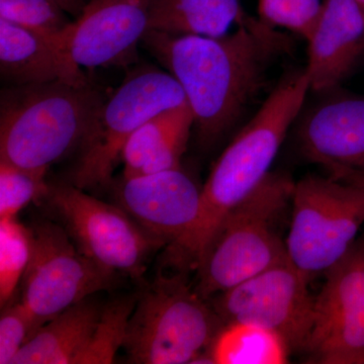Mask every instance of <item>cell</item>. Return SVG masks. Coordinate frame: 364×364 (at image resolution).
Instances as JSON below:
<instances>
[{
  "label": "cell",
  "instance_id": "obj_1",
  "mask_svg": "<svg viewBox=\"0 0 364 364\" xmlns=\"http://www.w3.org/2000/svg\"><path fill=\"white\" fill-rule=\"evenodd\" d=\"M143 47L181 86L200 147L210 149L245 116L267 85L273 62L291 40L246 14L237 30L219 37L145 33Z\"/></svg>",
  "mask_w": 364,
  "mask_h": 364
},
{
  "label": "cell",
  "instance_id": "obj_2",
  "mask_svg": "<svg viewBox=\"0 0 364 364\" xmlns=\"http://www.w3.org/2000/svg\"><path fill=\"white\" fill-rule=\"evenodd\" d=\"M309 91L305 69L287 74L227 146L202 188L198 221L169 248L170 258L179 269H196L225 215L272 173V163L303 111Z\"/></svg>",
  "mask_w": 364,
  "mask_h": 364
},
{
  "label": "cell",
  "instance_id": "obj_3",
  "mask_svg": "<svg viewBox=\"0 0 364 364\" xmlns=\"http://www.w3.org/2000/svg\"><path fill=\"white\" fill-rule=\"evenodd\" d=\"M105 93L88 83L13 86L0 97V160L49 169L78 150Z\"/></svg>",
  "mask_w": 364,
  "mask_h": 364
},
{
  "label": "cell",
  "instance_id": "obj_4",
  "mask_svg": "<svg viewBox=\"0 0 364 364\" xmlns=\"http://www.w3.org/2000/svg\"><path fill=\"white\" fill-rule=\"evenodd\" d=\"M294 182L270 173L220 223L196 272V293L210 299L287 258L280 224L293 200Z\"/></svg>",
  "mask_w": 364,
  "mask_h": 364
},
{
  "label": "cell",
  "instance_id": "obj_5",
  "mask_svg": "<svg viewBox=\"0 0 364 364\" xmlns=\"http://www.w3.org/2000/svg\"><path fill=\"white\" fill-rule=\"evenodd\" d=\"M223 325L183 272L159 274L136 294L123 349L132 363H200Z\"/></svg>",
  "mask_w": 364,
  "mask_h": 364
},
{
  "label": "cell",
  "instance_id": "obj_6",
  "mask_svg": "<svg viewBox=\"0 0 364 364\" xmlns=\"http://www.w3.org/2000/svg\"><path fill=\"white\" fill-rule=\"evenodd\" d=\"M188 104L168 71L144 67L129 74L98 109L68 182L85 191L107 188L127 141L151 117Z\"/></svg>",
  "mask_w": 364,
  "mask_h": 364
},
{
  "label": "cell",
  "instance_id": "obj_7",
  "mask_svg": "<svg viewBox=\"0 0 364 364\" xmlns=\"http://www.w3.org/2000/svg\"><path fill=\"white\" fill-rule=\"evenodd\" d=\"M287 258L306 282L331 269L355 244L364 223V188L329 176L294 184Z\"/></svg>",
  "mask_w": 364,
  "mask_h": 364
},
{
  "label": "cell",
  "instance_id": "obj_8",
  "mask_svg": "<svg viewBox=\"0 0 364 364\" xmlns=\"http://www.w3.org/2000/svg\"><path fill=\"white\" fill-rule=\"evenodd\" d=\"M44 198L79 250L102 267L140 279L164 243L119 207L88 195L68 181L49 183Z\"/></svg>",
  "mask_w": 364,
  "mask_h": 364
},
{
  "label": "cell",
  "instance_id": "obj_9",
  "mask_svg": "<svg viewBox=\"0 0 364 364\" xmlns=\"http://www.w3.org/2000/svg\"><path fill=\"white\" fill-rule=\"evenodd\" d=\"M33 255L23 282L21 303L41 327L88 296L111 291L119 273L79 250L62 225H33Z\"/></svg>",
  "mask_w": 364,
  "mask_h": 364
},
{
  "label": "cell",
  "instance_id": "obj_10",
  "mask_svg": "<svg viewBox=\"0 0 364 364\" xmlns=\"http://www.w3.org/2000/svg\"><path fill=\"white\" fill-rule=\"evenodd\" d=\"M309 284L287 260L217 294L210 306L224 324L260 326L286 340L291 351L305 352L316 298Z\"/></svg>",
  "mask_w": 364,
  "mask_h": 364
},
{
  "label": "cell",
  "instance_id": "obj_11",
  "mask_svg": "<svg viewBox=\"0 0 364 364\" xmlns=\"http://www.w3.org/2000/svg\"><path fill=\"white\" fill-rule=\"evenodd\" d=\"M305 353L321 364H364V256L358 241L325 273Z\"/></svg>",
  "mask_w": 364,
  "mask_h": 364
},
{
  "label": "cell",
  "instance_id": "obj_12",
  "mask_svg": "<svg viewBox=\"0 0 364 364\" xmlns=\"http://www.w3.org/2000/svg\"><path fill=\"white\" fill-rule=\"evenodd\" d=\"M318 93L304 107L296 124L303 156L320 165L335 181L364 188V95Z\"/></svg>",
  "mask_w": 364,
  "mask_h": 364
},
{
  "label": "cell",
  "instance_id": "obj_13",
  "mask_svg": "<svg viewBox=\"0 0 364 364\" xmlns=\"http://www.w3.org/2000/svg\"><path fill=\"white\" fill-rule=\"evenodd\" d=\"M151 0H90L63 38L64 50L81 68L128 67L138 61L148 32Z\"/></svg>",
  "mask_w": 364,
  "mask_h": 364
},
{
  "label": "cell",
  "instance_id": "obj_14",
  "mask_svg": "<svg viewBox=\"0 0 364 364\" xmlns=\"http://www.w3.org/2000/svg\"><path fill=\"white\" fill-rule=\"evenodd\" d=\"M114 193L117 205L169 248L195 226L202 207V188L181 167L123 176Z\"/></svg>",
  "mask_w": 364,
  "mask_h": 364
},
{
  "label": "cell",
  "instance_id": "obj_15",
  "mask_svg": "<svg viewBox=\"0 0 364 364\" xmlns=\"http://www.w3.org/2000/svg\"><path fill=\"white\" fill-rule=\"evenodd\" d=\"M308 42L310 91L338 88L364 54V6L358 0H322Z\"/></svg>",
  "mask_w": 364,
  "mask_h": 364
},
{
  "label": "cell",
  "instance_id": "obj_16",
  "mask_svg": "<svg viewBox=\"0 0 364 364\" xmlns=\"http://www.w3.org/2000/svg\"><path fill=\"white\" fill-rule=\"evenodd\" d=\"M0 74L13 86L90 83L82 68L60 46L4 20H0Z\"/></svg>",
  "mask_w": 364,
  "mask_h": 364
},
{
  "label": "cell",
  "instance_id": "obj_17",
  "mask_svg": "<svg viewBox=\"0 0 364 364\" xmlns=\"http://www.w3.org/2000/svg\"><path fill=\"white\" fill-rule=\"evenodd\" d=\"M193 124L195 119L188 104L148 119L124 146L121 157L124 177L179 168Z\"/></svg>",
  "mask_w": 364,
  "mask_h": 364
},
{
  "label": "cell",
  "instance_id": "obj_18",
  "mask_svg": "<svg viewBox=\"0 0 364 364\" xmlns=\"http://www.w3.org/2000/svg\"><path fill=\"white\" fill-rule=\"evenodd\" d=\"M104 305L95 294L69 306L41 326L11 364H74L90 343Z\"/></svg>",
  "mask_w": 364,
  "mask_h": 364
},
{
  "label": "cell",
  "instance_id": "obj_19",
  "mask_svg": "<svg viewBox=\"0 0 364 364\" xmlns=\"http://www.w3.org/2000/svg\"><path fill=\"white\" fill-rule=\"evenodd\" d=\"M246 14L242 0H151L148 32L219 37Z\"/></svg>",
  "mask_w": 364,
  "mask_h": 364
},
{
  "label": "cell",
  "instance_id": "obj_20",
  "mask_svg": "<svg viewBox=\"0 0 364 364\" xmlns=\"http://www.w3.org/2000/svg\"><path fill=\"white\" fill-rule=\"evenodd\" d=\"M291 349L286 340L272 330L245 323L224 324L208 354L217 364H282Z\"/></svg>",
  "mask_w": 364,
  "mask_h": 364
},
{
  "label": "cell",
  "instance_id": "obj_21",
  "mask_svg": "<svg viewBox=\"0 0 364 364\" xmlns=\"http://www.w3.org/2000/svg\"><path fill=\"white\" fill-rule=\"evenodd\" d=\"M136 294H124L105 303L102 315L90 343L74 364H109L123 348L127 327L134 308Z\"/></svg>",
  "mask_w": 364,
  "mask_h": 364
},
{
  "label": "cell",
  "instance_id": "obj_22",
  "mask_svg": "<svg viewBox=\"0 0 364 364\" xmlns=\"http://www.w3.org/2000/svg\"><path fill=\"white\" fill-rule=\"evenodd\" d=\"M32 228L16 220H0V306L13 301L33 255Z\"/></svg>",
  "mask_w": 364,
  "mask_h": 364
},
{
  "label": "cell",
  "instance_id": "obj_23",
  "mask_svg": "<svg viewBox=\"0 0 364 364\" xmlns=\"http://www.w3.org/2000/svg\"><path fill=\"white\" fill-rule=\"evenodd\" d=\"M56 0H0V20L38 33L64 50L63 38L71 23Z\"/></svg>",
  "mask_w": 364,
  "mask_h": 364
},
{
  "label": "cell",
  "instance_id": "obj_24",
  "mask_svg": "<svg viewBox=\"0 0 364 364\" xmlns=\"http://www.w3.org/2000/svg\"><path fill=\"white\" fill-rule=\"evenodd\" d=\"M49 169L26 168L0 160V220L13 219L31 203L44 198Z\"/></svg>",
  "mask_w": 364,
  "mask_h": 364
},
{
  "label": "cell",
  "instance_id": "obj_25",
  "mask_svg": "<svg viewBox=\"0 0 364 364\" xmlns=\"http://www.w3.org/2000/svg\"><path fill=\"white\" fill-rule=\"evenodd\" d=\"M263 23L306 39L320 13L322 0H257Z\"/></svg>",
  "mask_w": 364,
  "mask_h": 364
},
{
  "label": "cell",
  "instance_id": "obj_26",
  "mask_svg": "<svg viewBox=\"0 0 364 364\" xmlns=\"http://www.w3.org/2000/svg\"><path fill=\"white\" fill-rule=\"evenodd\" d=\"M0 317V364H11L16 354L39 329L35 318L21 301L1 309Z\"/></svg>",
  "mask_w": 364,
  "mask_h": 364
},
{
  "label": "cell",
  "instance_id": "obj_27",
  "mask_svg": "<svg viewBox=\"0 0 364 364\" xmlns=\"http://www.w3.org/2000/svg\"><path fill=\"white\" fill-rule=\"evenodd\" d=\"M56 1L67 14H70L74 18H78L82 14L87 4L86 0H56Z\"/></svg>",
  "mask_w": 364,
  "mask_h": 364
},
{
  "label": "cell",
  "instance_id": "obj_28",
  "mask_svg": "<svg viewBox=\"0 0 364 364\" xmlns=\"http://www.w3.org/2000/svg\"><path fill=\"white\" fill-rule=\"evenodd\" d=\"M359 245H360L361 249H363V256H364V236L363 238L359 239L358 240Z\"/></svg>",
  "mask_w": 364,
  "mask_h": 364
},
{
  "label": "cell",
  "instance_id": "obj_29",
  "mask_svg": "<svg viewBox=\"0 0 364 364\" xmlns=\"http://www.w3.org/2000/svg\"><path fill=\"white\" fill-rule=\"evenodd\" d=\"M358 2H360L361 4L364 6V0H358Z\"/></svg>",
  "mask_w": 364,
  "mask_h": 364
},
{
  "label": "cell",
  "instance_id": "obj_30",
  "mask_svg": "<svg viewBox=\"0 0 364 364\" xmlns=\"http://www.w3.org/2000/svg\"><path fill=\"white\" fill-rule=\"evenodd\" d=\"M86 1H90V0H86Z\"/></svg>",
  "mask_w": 364,
  "mask_h": 364
}]
</instances>
